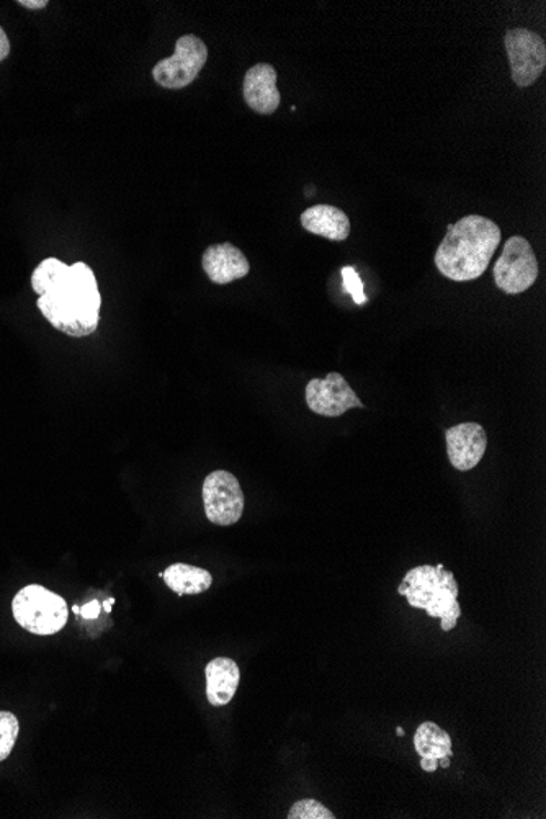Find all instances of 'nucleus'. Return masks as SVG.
Wrapping results in <instances>:
<instances>
[{"label":"nucleus","instance_id":"19","mask_svg":"<svg viewBox=\"0 0 546 819\" xmlns=\"http://www.w3.org/2000/svg\"><path fill=\"white\" fill-rule=\"evenodd\" d=\"M342 276H344V286L347 293H351L352 299L357 304H365L366 296L364 293V283H362L361 275L355 271L354 267L342 269Z\"/></svg>","mask_w":546,"mask_h":819},{"label":"nucleus","instance_id":"9","mask_svg":"<svg viewBox=\"0 0 546 819\" xmlns=\"http://www.w3.org/2000/svg\"><path fill=\"white\" fill-rule=\"evenodd\" d=\"M307 407L324 417H341L354 407H365L341 373H330L326 378L311 380L306 385Z\"/></svg>","mask_w":546,"mask_h":819},{"label":"nucleus","instance_id":"24","mask_svg":"<svg viewBox=\"0 0 546 819\" xmlns=\"http://www.w3.org/2000/svg\"><path fill=\"white\" fill-rule=\"evenodd\" d=\"M438 766L444 767V769H448V767H451V758L445 756V758L438 759Z\"/></svg>","mask_w":546,"mask_h":819},{"label":"nucleus","instance_id":"16","mask_svg":"<svg viewBox=\"0 0 546 819\" xmlns=\"http://www.w3.org/2000/svg\"><path fill=\"white\" fill-rule=\"evenodd\" d=\"M414 748L417 755L423 759H442L445 756L452 758V739L447 731H444L434 721H425L419 725L416 735H414Z\"/></svg>","mask_w":546,"mask_h":819},{"label":"nucleus","instance_id":"3","mask_svg":"<svg viewBox=\"0 0 546 819\" xmlns=\"http://www.w3.org/2000/svg\"><path fill=\"white\" fill-rule=\"evenodd\" d=\"M458 583L454 573L445 572L444 565H424L411 569L397 587L411 607L423 608L428 617L441 618L444 631L454 630L462 617L458 604Z\"/></svg>","mask_w":546,"mask_h":819},{"label":"nucleus","instance_id":"18","mask_svg":"<svg viewBox=\"0 0 546 819\" xmlns=\"http://www.w3.org/2000/svg\"><path fill=\"white\" fill-rule=\"evenodd\" d=\"M334 813L327 810L321 801L300 800L289 811V819H334Z\"/></svg>","mask_w":546,"mask_h":819},{"label":"nucleus","instance_id":"11","mask_svg":"<svg viewBox=\"0 0 546 819\" xmlns=\"http://www.w3.org/2000/svg\"><path fill=\"white\" fill-rule=\"evenodd\" d=\"M243 93L249 109L261 115H272L279 109L282 97L276 88V71L267 62L252 65L244 75Z\"/></svg>","mask_w":546,"mask_h":819},{"label":"nucleus","instance_id":"1","mask_svg":"<svg viewBox=\"0 0 546 819\" xmlns=\"http://www.w3.org/2000/svg\"><path fill=\"white\" fill-rule=\"evenodd\" d=\"M31 289L38 293V310L54 330L71 337H88L100 323V295L95 273L84 262L65 265L48 257L31 273Z\"/></svg>","mask_w":546,"mask_h":819},{"label":"nucleus","instance_id":"14","mask_svg":"<svg viewBox=\"0 0 546 819\" xmlns=\"http://www.w3.org/2000/svg\"><path fill=\"white\" fill-rule=\"evenodd\" d=\"M302 226L307 233L326 237L330 241H345L351 234V221L347 214L333 205H314L304 210Z\"/></svg>","mask_w":546,"mask_h":819},{"label":"nucleus","instance_id":"4","mask_svg":"<svg viewBox=\"0 0 546 819\" xmlns=\"http://www.w3.org/2000/svg\"><path fill=\"white\" fill-rule=\"evenodd\" d=\"M13 618L33 635H54L68 624V606L58 594L40 584H30L12 600Z\"/></svg>","mask_w":546,"mask_h":819},{"label":"nucleus","instance_id":"20","mask_svg":"<svg viewBox=\"0 0 546 819\" xmlns=\"http://www.w3.org/2000/svg\"><path fill=\"white\" fill-rule=\"evenodd\" d=\"M74 610V614H81L82 617L85 618V620H95L97 617H99L100 614V603H97V600H92V603H89L88 606H84L82 608L74 607L72 608Z\"/></svg>","mask_w":546,"mask_h":819},{"label":"nucleus","instance_id":"15","mask_svg":"<svg viewBox=\"0 0 546 819\" xmlns=\"http://www.w3.org/2000/svg\"><path fill=\"white\" fill-rule=\"evenodd\" d=\"M162 579L168 584L169 589L174 590L179 596L203 594L213 584V577L206 569L183 565V563L169 566L165 572H162Z\"/></svg>","mask_w":546,"mask_h":819},{"label":"nucleus","instance_id":"17","mask_svg":"<svg viewBox=\"0 0 546 819\" xmlns=\"http://www.w3.org/2000/svg\"><path fill=\"white\" fill-rule=\"evenodd\" d=\"M19 731L20 725L16 715L10 711H0V762L12 755Z\"/></svg>","mask_w":546,"mask_h":819},{"label":"nucleus","instance_id":"13","mask_svg":"<svg viewBox=\"0 0 546 819\" xmlns=\"http://www.w3.org/2000/svg\"><path fill=\"white\" fill-rule=\"evenodd\" d=\"M206 674V698L213 707H224L236 696L241 670L234 659L216 658L209 663Z\"/></svg>","mask_w":546,"mask_h":819},{"label":"nucleus","instance_id":"25","mask_svg":"<svg viewBox=\"0 0 546 819\" xmlns=\"http://www.w3.org/2000/svg\"><path fill=\"white\" fill-rule=\"evenodd\" d=\"M113 604H115V600L110 599L109 603L105 604V610L107 611L112 610V607H110V606H113Z\"/></svg>","mask_w":546,"mask_h":819},{"label":"nucleus","instance_id":"2","mask_svg":"<svg viewBox=\"0 0 546 819\" xmlns=\"http://www.w3.org/2000/svg\"><path fill=\"white\" fill-rule=\"evenodd\" d=\"M501 228L482 214H468L448 226L444 241L435 252V265L454 282H472L489 267L501 244Z\"/></svg>","mask_w":546,"mask_h":819},{"label":"nucleus","instance_id":"10","mask_svg":"<svg viewBox=\"0 0 546 819\" xmlns=\"http://www.w3.org/2000/svg\"><path fill=\"white\" fill-rule=\"evenodd\" d=\"M447 455L452 466L458 472L476 468L486 454L487 435L478 423H463L447 428Z\"/></svg>","mask_w":546,"mask_h":819},{"label":"nucleus","instance_id":"21","mask_svg":"<svg viewBox=\"0 0 546 819\" xmlns=\"http://www.w3.org/2000/svg\"><path fill=\"white\" fill-rule=\"evenodd\" d=\"M10 53V41L9 38H7L6 31H3L2 27H0V62L6 60L7 57H9Z\"/></svg>","mask_w":546,"mask_h":819},{"label":"nucleus","instance_id":"12","mask_svg":"<svg viewBox=\"0 0 546 819\" xmlns=\"http://www.w3.org/2000/svg\"><path fill=\"white\" fill-rule=\"evenodd\" d=\"M202 265L210 282L216 285H228L251 272L244 252L231 243L210 245L203 254Z\"/></svg>","mask_w":546,"mask_h":819},{"label":"nucleus","instance_id":"8","mask_svg":"<svg viewBox=\"0 0 546 819\" xmlns=\"http://www.w3.org/2000/svg\"><path fill=\"white\" fill-rule=\"evenodd\" d=\"M203 506L209 520L220 527L237 524L244 514V493L236 476L230 472L210 473L203 482Z\"/></svg>","mask_w":546,"mask_h":819},{"label":"nucleus","instance_id":"7","mask_svg":"<svg viewBox=\"0 0 546 819\" xmlns=\"http://www.w3.org/2000/svg\"><path fill=\"white\" fill-rule=\"evenodd\" d=\"M510 74L518 88H530L544 74L546 44L544 38L528 29H513L504 37Z\"/></svg>","mask_w":546,"mask_h":819},{"label":"nucleus","instance_id":"6","mask_svg":"<svg viewBox=\"0 0 546 819\" xmlns=\"http://www.w3.org/2000/svg\"><path fill=\"white\" fill-rule=\"evenodd\" d=\"M538 276L534 249L525 237L513 236L504 244L503 254L494 265V282L507 295L527 292Z\"/></svg>","mask_w":546,"mask_h":819},{"label":"nucleus","instance_id":"22","mask_svg":"<svg viewBox=\"0 0 546 819\" xmlns=\"http://www.w3.org/2000/svg\"><path fill=\"white\" fill-rule=\"evenodd\" d=\"M17 3L27 9L40 10L48 6V0H19Z\"/></svg>","mask_w":546,"mask_h":819},{"label":"nucleus","instance_id":"5","mask_svg":"<svg viewBox=\"0 0 546 819\" xmlns=\"http://www.w3.org/2000/svg\"><path fill=\"white\" fill-rule=\"evenodd\" d=\"M209 60V48L196 34H183L175 43V53L159 61L152 78L161 88L179 91L189 88Z\"/></svg>","mask_w":546,"mask_h":819},{"label":"nucleus","instance_id":"23","mask_svg":"<svg viewBox=\"0 0 546 819\" xmlns=\"http://www.w3.org/2000/svg\"><path fill=\"white\" fill-rule=\"evenodd\" d=\"M421 769L425 770V772H435L438 769V759L421 758Z\"/></svg>","mask_w":546,"mask_h":819},{"label":"nucleus","instance_id":"26","mask_svg":"<svg viewBox=\"0 0 546 819\" xmlns=\"http://www.w3.org/2000/svg\"><path fill=\"white\" fill-rule=\"evenodd\" d=\"M396 732H397V736H404V729L403 728H397L396 729Z\"/></svg>","mask_w":546,"mask_h":819}]
</instances>
